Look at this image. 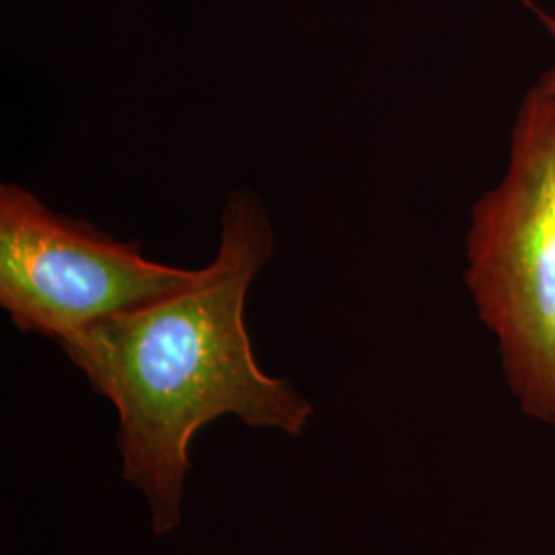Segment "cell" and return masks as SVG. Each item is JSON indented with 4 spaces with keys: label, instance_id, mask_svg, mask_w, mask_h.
Listing matches in <instances>:
<instances>
[{
    "label": "cell",
    "instance_id": "cell-3",
    "mask_svg": "<svg viewBox=\"0 0 555 555\" xmlns=\"http://www.w3.org/2000/svg\"><path fill=\"white\" fill-rule=\"evenodd\" d=\"M198 276L144 258L139 241L52 212L20 185L0 188V305L21 332L62 341Z\"/></svg>",
    "mask_w": 555,
    "mask_h": 555
},
{
    "label": "cell",
    "instance_id": "cell-1",
    "mask_svg": "<svg viewBox=\"0 0 555 555\" xmlns=\"http://www.w3.org/2000/svg\"><path fill=\"white\" fill-rule=\"evenodd\" d=\"M272 254L266 208L238 190L222 210L219 254L194 284L59 341L93 391L116 405L121 474L149 498L159 535L179 525L199 428L237 416L300 437L313 416L286 380L259 369L245 327L249 286Z\"/></svg>",
    "mask_w": 555,
    "mask_h": 555
},
{
    "label": "cell",
    "instance_id": "cell-4",
    "mask_svg": "<svg viewBox=\"0 0 555 555\" xmlns=\"http://www.w3.org/2000/svg\"><path fill=\"white\" fill-rule=\"evenodd\" d=\"M527 9L535 15V20L539 21V25L545 29V34L552 38V41L555 43V15L554 13H550V11H545L543 7H539L535 2H531V0H527ZM537 85L555 101V62L539 77L537 80Z\"/></svg>",
    "mask_w": 555,
    "mask_h": 555
},
{
    "label": "cell",
    "instance_id": "cell-2",
    "mask_svg": "<svg viewBox=\"0 0 555 555\" xmlns=\"http://www.w3.org/2000/svg\"><path fill=\"white\" fill-rule=\"evenodd\" d=\"M465 261L511 396L555 433V101L537 82L516 107L504 176L472 208Z\"/></svg>",
    "mask_w": 555,
    "mask_h": 555
}]
</instances>
